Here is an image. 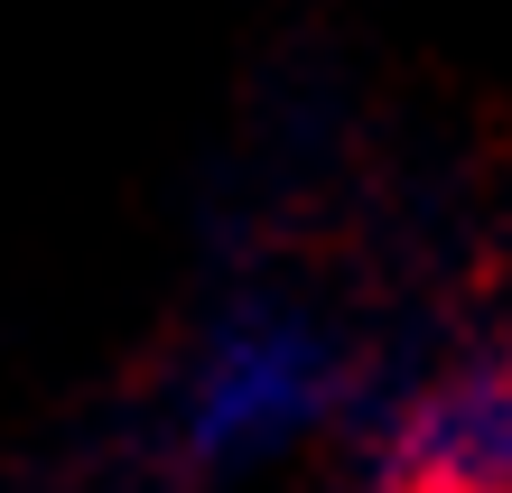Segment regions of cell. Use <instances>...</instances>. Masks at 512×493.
<instances>
[{
	"label": "cell",
	"mask_w": 512,
	"mask_h": 493,
	"mask_svg": "<svg viewBox=\"0 0 512 493\" xmlns=\"http://www.w3.org/2000/svg\"><path fill=\"white\" fill-rule=\"evenodd\" d=\"M391 493H503L512 475V382L503 354L475 345L391 419Z\"/></svg>",
	"instance_id": "7a4b0ae2"
},
{
	"label": "cell",
	"mask_w": 512,
	"mask_h": 493,
	"mask_svg": "<svg viewBox=\"0 0 512 493\" xmlns=\"http://www.w3.org/2000/svg\"><path fill=\"white\" fill-rule=\"evenodd\" d=\"M336 400H345L336 326H317L308 307H233L177 391V447L196 475H243L261 456L317 438Z\"/></svg>",
	"instance_id": "6da1fadb"
}]
</instances>
